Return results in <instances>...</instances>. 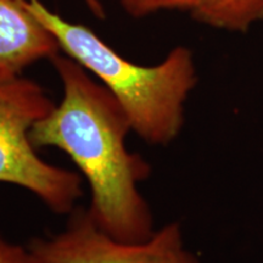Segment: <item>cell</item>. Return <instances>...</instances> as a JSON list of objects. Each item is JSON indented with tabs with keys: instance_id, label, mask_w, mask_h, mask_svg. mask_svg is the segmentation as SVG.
<instances>
[{
	"instance_id": "6da1fadb",
	"label": "cell",
	"mask_w": 263,
	"mask_h": 263,
	"mask_svg": "<svg viewBox=\"0 0 263 263\" xmlns=\"http://www.w3.org/2000/svg\"><path fill=\"white\" fill-rule=\"evenodd\" d=\"M62 83V99L31 130L35 149L55 147L67 155L90 188L88 212L108 235L140 242L154 234V217L139 184L151 166L126 145L127 114L105 85L91 80L67 55L50 60Z\"/></svg>"
},
{
	"instance_id": "7a4b0ae2",
	"label": "cell",
	"mask_w": 263,
	"mask_h": 263,
	"mask_svg": "<svg viewBox=\"0 0 263 263\" xmlns=\"http://www.w3.org/2000/svg\"><path fill=\"white\" fill-rule=\"evenodd\" d=\"M27 5L61 50L112 93L141 139L168 145L179 136L184 104L197 83L192 50L177 47L159 65L140 66L121 57L91 29L68 22L39 0H27Z\"/></svg>"
},
{
	"instance_id": "3957f363",
	"label": "cell",
	"mask_w": 263,
	"mask_h": 263,
	"mask_svg": "<svg viewBox=\"0 0 263 263\" xmlns=\"http://www.w3.org/2000/svg\"><path fill=\"white\" fill-rule=\"evenodd\" d=\"M54 106L37 82L0 80V183L29 190L52 212L71 213L82 195L81 176L45 162L31 140L33 126Z\"/></svg>"
},
{
	"instance_id": "277c9868",
	"label": "cell",
	"mask_w": 263,
	"mask_h": 263,
	"mask_svg": "<svg viewBox=\"0 0 263 263\" xmlns=\"http://www.w3.org/2000/svg\"><path fill=\"white\" fill-rule=\"evenodd\" d=\"M65 230L33 239L29 250L38 263H200L185 249L178 223L155 230L149 239L127 242L108 235L88 209H74Z\"/></svg>"
},
{
	"instance_id": "5b68a950",
	"label": "cell",
	"mask_w": 263,
	"mask_h": 263,
	"mask_svg": "<svg viewBox=\"0 0 263 263\" xmlns=\"http://www.w3.org/2000/svg\"><path fill=\"white\" fill-rule=\"evenodd\" d=\"M60 45L35 17L27 0H0V80L17 77L39 60H51Z\"/></svg>"
},
{
	"instance_id": "8992f818",
	"label": "cell",
	"mask_w": 263,
	"mask_h": 263,
	"mask_svg": "<svg viewBox=\"0 0 263 263\" xmlns=\"http://www.w3.org/2000/svg\"><path fill=\"white\" fill-rule=\"evenodd\" d=\"M189 11L211 27L246 32L263 20V0H193Z\"/></svg>"
},
{
	"instance_id": "52a82bcc",
	"label": "cell",
	"mask_w": 263,
	"mask_h": 263,
	"mask_svg": "<svg viewBox=\"0 0 263 263\" xmlns=\"http://www.w3.org/2000/svg\"><path fill=\"white\" fill-rule=\"evenodd\" d=\"M127 14L144 17L161 10H189L193 0H117Z\"/></svg>"
},
{
	"instance_id": "ba28073f",
	"label": "cell",
	"mask_w": 263,
	"mask_h": 263,
	"mask_svg": "<svg viewBox=\"0 0 263 263\" xmlns=\"http://www.w3.org/2000/svg\"><path fill=\"white\" fill-rule=\"evenodd\" d=\"M0 263H38L29 248L16 245L0 235Z\"/></svg>"
},
{
	"instance_id": "9c48e42d",
	"label": "cell",
	"mask_w": 263,
	"mask_h": 263,
	"mask_svg": "<svg viewBox=\"0 0 263 263\" xmlns=\"http://www.w3.org/2000/svg\"><path fill=\"white\" fill-rule=\"evenodd\" d=\"M85 5L89 8V10L93 12L94 16H97L99 20L105 18V10L104 6L101 5V3L99 0H83Z\"/></svg>"
}]
</instances>
